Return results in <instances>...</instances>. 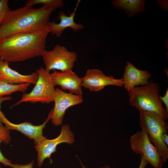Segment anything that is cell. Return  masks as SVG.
Here are the masks:
<instances>
[{"mask_svg":"<svg viewBox=\"0 0 168 168\" xmlns=\"http://www.w3.org/2000/svg\"><path fill=\"white\" fill-rule=\"evenodd\" d=\"M55 86L58 85L61 89L67 90L69 93L82 95V77H80L72 69L64 72L54 71L50 73Z\"/></svg>","mask_w":168,"mask_h":168,"instance_id":"obj_12","label":"cell"},{"mask_svg":"<svg viewBox=\"0 0 168 168\" xmlns=\"http://www.w3.org/2000/svg\"><path fill=\"white\" fill-rule=\"evenodd\" d=\"M80 162L81 163V165L82 166V168H87L84 165H82L81 161L80 160Z\"/></svg>","mask_w":168,"mask_h":168,"instance_id":"obj_28","label":"cell"},{"mask_svg":"<svg viewBox=\"0 0 168 168\" xmlns=\"http://www.w3.org/2000/svg\"><path fill=\"white\" fill-rule=\"evenodd\" d=\"M0 168H1V166H0Z\"/></svg>","mask_w":168,"mask_h":168,"instance_id":"obj_29","label":"cell"},{"mask_svg":"<svg viewBox=\"0 0 168 168\" xmlns=\"http://www.w3.org/2000/svg\"><path fill=\"white\" fill-rule=\"evenodd\" d=\"M156 1L163 10L168 11V0H157Z\"/></svg>","mask_w":168,"mask_h":168,"instance_id":"obj_23","label":"cell"},{"mask_svg":"<svg viewBox=\"0 0 168 168\" xmlns=\"http://www.w3.org/2000/svg\"><path fill=\"white\" fill-rule=\"evenodd\" d=\"M141 156L140 163L138 168H145L148 162L142 155Z\"/></svg>","mask_w":168,"mask_h":168,"instance_id":"obj_25","label":"cell"},{"mask_svg":"<svg viewBox=\"0 0 168 168\" xmlns=\"http://www.w3.org/2000/svg\"><path fill=\"white\" fill-rule=\"evenodd\" d=\"M160 98L161 101L165 104L166 110L168 113V89L166 91L165 95L163 96H160Z\"/></svg>","mask_w":168,"mask_h":168,"instance_id":"obj_22","label":"cell"},{"mask_svg":"<svg viewBox=\"0 0 168 168\" xmlns=\"http://www.w3.org/2000/svg\"><path fill=\"white\" fill-rule=\"evenodd\" d=\"M99 168H111V167L110 166L106 165L104 166L100 167Z\"/></svg>","mask_w":168,"mask_h":168,"instance_id":"obj_27","label":"cell"},{"mask_svg":"<svg viewBox=\"0 0 168 168\" xmlns=\"http://www.w3.org/2000/svg\"><path fill=\"white\" fill-rule=\"evenodd\" d=\"M162 138L163 141L167 145H168V136L167 133H164L163 134Z\"/></svg>","mask_w":168,"mask_h":168,"instance_id":"obj_26","label":"cell"},{"mask_svg":"<svg viewBox=\"0 0 168 168\" xmlns=\"http://www.w3.org/2000/svg\"><path fill=\"white\" fill-rule=\"evenodd\" d=\"M41 56L45 69L49 72L52 70L64 72L72 69L77 57V53L69 51L65 47L59 44L51 50L45 49Z\"/></svg>","mask_w":168,"mask_h":168,"instance_id":"obj_7","label":"cell"},{"mask_svg":"<svg viewBox=\"0 0 168 168\" xmlns=\"http://www.w3.org/2000/svg\"><path fill=\"white\" fill-rule=\"evenodd\" d=\"M9 63L0 59V79L12 85L23 83L35 84L38 77L36 71L26 75H22L10 68Z\"/></svg>","mask_w":168,"mask_h":168,"instance_id":"obj_14","label":"cell"},{"mask_svg":"<svg viewBox=\"0 0 168 168\" xmlns=\"http://www.w3.org/2000/svg\"><path fill=\"white\" fill-rule=\"evenodd\" d=\"M38 74L37 81L31 91L24 93L21 99L11 107L23 102H40L49 104L54 101L56 89L49 72L40 67L36 71Z\"/></svg>","mask_w":168,"mask_h":168,"instance_id":"obj_5","label":"cell"},{"mask_svg":"<svg viewBox=\"0 0 168 168\" xmlns=\"http://www.w3.org/2000/svg\"><path fill=\"white\" fill-rule=\"evenodd\" d=\"M1 108L0 105V118L5 124V126L7 129L16 130L21 132L30 139H33L35 145L39 144L46 138L43 135V130L45 127L46 124L51 119L53 109L50 111L44 122L40 125L36 126L27 121L18 124L11 123L6 118L1 110Z\"/></svg>","mask_w":168,"mask_h":168,"instance_id":"obj_11","label":"cell"},{"mask_svg":"<svg viewBox=\"0 0 168 168\" xmlns=\"http://www.w3.org/2000/svg\"><path fill=\"white\" fill-rule=\"evenodd\" d=\"M37 4H42L51 8L54 11L56 9L60 8L64 5L63 0H29L26 2L25 6L32 7Z\"/></svg>","mask_w":168,"mask_h":168,"instance_id":"obj_18","label":"cell"},{"mask_svg":"<svg viewBox=\"0 0 168 168\" xmlns=\"http://www.w3.org/2000/svg\"><path fill=\"white\" fill-rule=\"evenodd\" d=\"M75 141V137L71 131L69 125L65 124L61 128L60 133L57 138L51 140L47 139L43 140L40 143L35 145V148L37 152L38 165L40 167L44 160L47 158L50 160L52 164L53 161L51 155L56 151L57 146L63 142L72 144Z\"/></svg>","mask_w":168,"mask_h":168,"instance_id":"obj_8","label":"cell"},{"mask_svg":"<svg viewBox=\"0 0 168 168\" xmlns=\"http://www.w3.org/2000/svg\"><path fill=\"white\" fill-rule=\"evenodd\" d=\"M2 142V140L0 139V144L1 142ZM11 163V161L9 160L6 158L3 155L0 150V163H2L4 165L7 163Z\"/></svg>","mask_w":168,"mask_h":168,"instance_id":"obj_24","label":"cell"},{"mask_svg":"<svg viewBox=\"0 0 168 168\" xmlns=\"http://www.w3.org/2000/svg\"><path fill=\"white\" fill-rule=\"evenodd\" d=\"M82 86L91 91L97 92L108 85L122 87V79H115L111 75L106 76L98 68L88 70L82 77Z\"/></svg>","mask_w":168,"mask_h":168,"instance_id":"obj_10","label":"cell"},{"mask_svg":"<svg viewBox=\"0 0 168 168\" xmlns=\"http://www.w3.org/2000/svg\"><path fill=\"white\" fill-rule=\"evenodd\" d=\"M79 2H77L74 10L70 14L69 16L67 15L62 11L59 12L56 20H59V23H56L55 21L49 22V26L52 35H55L57 37H59L68 27L71 28L75 32L84 28L83 25L77 23L74 21L76 11Z\"/></svg>","mask_w":168,"mask_h":168,"instance_id":"obj_15","label":"cell"},{"mask_svg":"<svg viewBox=\"0 0 168 168\" xmlns=\"http://www.w3.org/2000/svg\"><path fill=\"white\" fill-rule=\"evenodd\" d=\"M83 101L82 95L67 93L56 88L54 101V105L51 119L53 124L55 126L61 125L67 110L81 103Z\"/></svg>","mask_w":168,"mask_h":168,"instance_id":"obj_9","label":"cell"},{"mask_svg":"<svg viewBox=\"0 0 168 168\" xmlns=\"http://www.w3.org/2000/svg\"><path fill=\"white\" fill-rule=\"evenodd\" d=\"M30 83L12 85L0 79V97L9 96L16 92H25L30 85Z\"/></svg>","mask_w":168,"mask_h":168,"instance_id":"obj_17","label":"cell"},{"mask_svg":"<svg viewBox=\"0 0 168 168\" xmlns=\"http://www.w3.org/2000/svg\"><path fill=\"white\" fill-rule=\"evenodd\" d=\"M7 0H0V26L7 14L10 10Z\"/></svg>","mask_w":168,"mask_h":168,"instance_id":"obj_20","label":"cell"},{"mask_svg":"<svg viewBox=\"0 0 168 168\" xmlns=\"http://www.w3.org/2000/svg\"><path fill=\"white\" fill-rule=\"evenodd\" d=\"M139 124L142 130L146 132L149 139L160 154L164 163L168 159V148L162 138L168 132L166 120L152 113L140 111Z\"/></svg>","mask_w":168,"mask_h":168,"instance_id":"obj_4","label":"cell"},{"mask_svg":"<svg viewBox=\"0 0 168 168\" xmlns=\"http://www.w3.org/2000/svg\"><path fill=\"white\" fill-rule=\"evenodd\" d=\"M34 161H33L26 165L13 164L11 163H7L4 165L9 166L12 168H33Z\"/></svg>","mask_w":168,"mask_h":168,"instance_id":"obj_21","label":"cell"},{"mask_svg":"<svg viewBox=\"0 0 168 168\" xmlns=\"http://www.w3.org/2000/svg\"><path fill=\"white\" fill-rule=\"evenodd\" d=\"M160 92L159 84L149 81L147 84L136 86L128 91L130 104L139 111L156 114L166 120L168 113L163 106Z\"/></svg>","mask_w":168,"mask_h":168,"instance_id":"obj_3","label":"cell"},{"mask_svg":"<svg viewBox=\"0 0 168 168\" xmlns=\"http://www.w3.org/2000/svg\"><path fill=\"white\" fill-rule=\"evenodd\" d=\"M53 10L43 5L37 9L26 6L10 10L0 26V40L17 33L41 30L50 33L49 17Z\"/></svg>","mask_w":168,"mask_h":168,"instance_id":"obj_2","label":"cell"},{"mask_svg":"<svg viewBox=\"0 0 168 168\" xmlns=\"http://www.w3.org/2000/svg\"><path fill=\"white\" fill-rule=\"evenodd\" d=\"M123 76V86L128 91L136 86L147 84L152 75L148 71L138 69L130 62L128 61L125 66Z\"/></svg>","mask_w":168,"mask_h":168,"instance_id":"obj_13","label":"cell"},{"mask_svg":"<svg viewBox=\"0 0 168 168\" xmlns=\"http://www.w3.org/2000/svg\"><path fill=\"white\" fill-rule=\"evenodd\" d=\"M3 123L0 118V139L2 142L6 144L10 142L11 137L10 136V130L7 129L3 125Z\"/></svg>","mask_w":168,"mask_h":168,"instance_id":"obj_19","label":"cell"},{"mask_svg":"<svg viewBox=\"0 0 168 168\" xmlns=\"http://www.w3.org/2000/svg\"><path fill=\"white\" fill-rule=\"evenodd\" d=\"M49 32L33 31L13 35L0 40V59L22 62L41 55Z\"/></svg>","mask_w":168,"mask_h":168,"instance_id":"obj_1","label":"cell"},{"mask_svg":"<svg viewBox=\"0 0 168 168\" xmlns=\"http://www.w3.org/2000/svg\"><path fill=\"white\" fill-rule=\"evenodd\" d=\"M129 142L134 153L142 155L153 168H162L164 163L146 132L142 129L137 131L130 137Z\"/></svg>","mask_w":168,"mask_h":168,"instance_id":"obj_6","label":"cell"},{"mask_svg":"<svg viewBox=\"0 0 168 168\" xmlns=\"http://www.w3.org/2000/svg\"><path fill=\"white\" fill-rule=\"evenodd\" d=\"M144 0H114L111 2L115 8L122 9L128 17L145 12Z\"/></svg>","mask_w":168,"mask_h":168,"instance_id":"obj_16","label":"cell"}]
</instances>
